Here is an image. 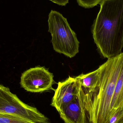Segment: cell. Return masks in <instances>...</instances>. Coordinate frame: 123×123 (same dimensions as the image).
Returning <instances> with one entry per match:
<instances>
[{
	"label": "cell",
	"mask_w": 123,
	"mask_h": 123,
	"mask_svg": "<svg viewBox=\"0 0 123 123\" xmlns=\"http://www.w3.org/2000/svg\"><path fill=\"white\" fill-rule=\"evenodd\" d=\"M99 78L93 89L84 90L90 123H108L115 88L123 69V53L100 66Z\"/></svg>",
	"instance_id": "cell-1"
},
{
	"label": "cell",
	"mask_w": 123,
	"mask_h": 123,
	"mask_svg": "<svg viewBox=\"0 0 123 123\" xmlns=\"http://www.w3.org/2000/svg\"><path fill=\"white\" fill-rule=\"evenodd\" d=\"M92 27L94 42L108 59L122 53L123 47V0H104Z\"/></svg>",
	"instance_id": "cell-2"
},
{
	"label": "cell",
	"mask_w": 123,
	"mask_h": 123,
	"mask_svg": "<svg viewBox=\"0 0 123 123\" xmlns=\"http://www.w3.org/2000/svg\"><path fill=\"white\" fill-rule=\"evenodd\" d=\"M48 23L54 50L68 57H74L79 52L80 42L67 19L60 12L52 10L48 16Z\"/></svg>",
	"instance_id": "cell-3"
},
{
	"label": "cell",
	"mask_w": 123,
	"mask_h": 123,
	"mask_svg": "<svg viewBox=\"0 0 123 123\" xmlns=\"http://www.w3.org/2000/svg\"><path fill=\"white\" fill-rule=\"evenodd\" d=\"M0 113L11 114L35 123H49L36 108L24 103L9 88L0 84Z\"/></svg>",
	"instance_id": "cell-4"
},
{
	"label": "cell",
	"mask_w": 123,
	"mask_h": 123,
	"mask_svg": "<svg viewBox=\"0 0 123 123\" xmlns=\"http://www.w3.org/2000/svg\"><path fill=\"white\" fill-rule=\"evenodd\" d=\"M53 74L44 67L31 68L22 74V87L27 92H41L49 90L54 82Z\"/></svg>",
	"instance_id": "cell-5"
},
{
	"label": "cell",
	"mask_w": 123,
	"mask_h": 123,
	"mask_svg": "<svg viewBox=\"0 0 123 123\" xmlns=\"http://www.w3.org/2000/svg\"><path fill=\"white\" fill-rule=\"evenodd\" d=\"M58 112L64 123H86V101L81 86L75 98Z\"/></svg>",
	"instance_id": "cell-6"
},
{
	"label": "cell",
	"mask_w": 123,
	"mask_h": 123,
	"mask_svg": "<svg viewBox=\"0 0 123 123\" xmlns=\"http://www.w3.org/2000/svg\"><path fill=\"white\" fill-rule=\"evenodd\" d=\"M80 86L76 77L69 76L65 81L58 82L52 99L51 106L58 112L75 98L79 92Z\"/></svg>",
	"instance_id": "cell-7"
},
{
	"label": "cell",
	"mask_w": 123,
	"mask_h": 123,
	"mask_svg": "<svg viewBox=\"0 0 123 123\" xmlns=\"http://www.w3.org/2000/svg\"><path fill=\"white\" fill-rule=\"evenodd\" d=\"M98 68L94 71L86 74H82L76 78L77 80L82 89L88 91L94 88L96 85L99 78Z\"/></svg>",
	"instance_id": "cell-8"
},
{
	"label": "cell",
	"mask_w": 123,
	"mask_h": 123,
	"mask_svg": "<svg viewBox=\"0 0 123 123\" xmlns=\"http://www.w3.org/2000/svg\"><path fill=\"white\" fill-rule=\"evenodd\" d=\"M0 123H35L11 114L0 113Z\"/></svg>",
	"instance_id": "cell-9"
},
{
	"label": "cell",
	"mask_w": 123,
	"mask_h": 123,
	"mask_svg": "<svg viewBox=\"0 0 123 123\" xmlns=\"http://www.w3.org/2000/svg\"><path fill=\"white\" fill-rule=\"evenodd\" d=\"M78 4L80 6L90 8L100 4L104 0H76Z\"/></svg>",
	"instance_id": "cell-10"
},
{
	"label": "cell",
	"mask_w": 123,
	"mask_h": 123,
	"mask_svg": "<svg viewBox=\"0 0 123 123\" xmlns=\"http://www.w3.org/2000/svg\"><path fill=\"white\" fill-rule=\"evenodd\" d=\"M123 117V106L117 109L112 114L108 123H117Z\"/></svg>",
	"instance_id": "cell-11"
},
{
	"label": "cell",
	"mask_w": 123,
	"mask_h": 123,
	"mask_svg": "<svg viewBox=\"0 0 123 123\" xmlns=\"http://www.w3.org/2000/svg\"><path fill=\"white\" fill-rule=\"evenodd\" d=\"M52 2L61 6H65L68 3L69 0H49Z\"/></svg>",
	"instance_id": "cell-12"
},
{
	"label": "cell",
	"mask_w": 123,
	"mask_h": 123,
	"mask_svg": "<svg viewBox=\"0 0 123 123\" xmlns=\"http://www.w3.org/2000/svg\"><path fill=\"white\" fill-rule=\"evenodd\" d=\"M117 123H123V117L121 118Z\"/></svg>",
	"instance_id": "cell-13"
},
{
	"label": "cell",
	"mask_w": 123,
	"mask_h": 123,
	"mask_svg": "<svg viewBox=\"0 0 123 123\" xmlns=\"http://www.w3.org/2000/svg\"></svg>",
	"instance_id": "cell-14"
}]
</instances>
